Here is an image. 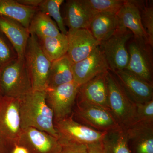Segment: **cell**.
Returning <instances> with one entry per match:
<instances>
[{
	"instance_id": "cell-1",
	"label": "cell",
	"mask_w": 153,
	"mask_h": 153,
	"mask_svg": "<svg viewBox=\"0 0 153 153\" xmlns=\"http://www.w3.org/2000/svg\"><path fill=\"white\" fill-rule=\"evenodd\" d=\"M18 100L22 129L33 128L58 138L53 113L46 102V91L32 90Z\"/></svg>"
},
{
	"instance_id": "cell-2",
	"label": "cell",
	"mask_w": 153,
	"mask_h": 153,
	"mask_svg": "<svg viewBox=\"0 0 153 153\" xmlns=\"http://www.w3.org/2000/svg\"><path fill=\"white\" fill-rule=\"evenodd\" d=\"M22 131L18 99L0 96V146L11 153Z\"/></svg>"
},
{
	"instance_id": "cell-3",
	"label": "cell",
	"mask_w": 153,
	"mask_h": 153,
	"mask_svg": "<svg viewBox=\"0 0 153 153\" xmlns=\"http://www.w3.org/2000/svg\"><path fill=\"white\" fill-rule=\"evenodd\" d=\"M0 90L2 95L17 99L33 90L25 58H18L0 68Z\"/></svg>"
},
{
	"instance_id": "cell-4",
	"label": "cell",
	"mask_w": 153,
	"mask_h": 153,
	"mask_svg": "<svg viewBox=\"0 0 153 153\" xmlns=\"http://www.w3.org/2000/svg\"><path fill=\"white\" fill-rule=\"evenodd\" d=\"M109 109L121 127L127 129L136 122V104L129 97L114 74L106 73Z\"/></svg>"
},
{
	"instance_id": "cell-5",
	"label": "cell",
	"mask_w": 153,
	"mask_h": 153,
	"mask_svg": "<svg viewBox=\"0 0 153 153\" xmlns=\"http://www.w3.org/2000/svg\"><path fill=\"white\" fill-rule=\"evenodd\" d=\"M24 58L30 73L33 90H47L51 62L43 53L38 38L33 34H30Z\"/></svg>"
},
{
	"instance_id": "cell-6",
	"label": "cell",
	"mask_w": 153,
	"mask_h": 153,
	"mask_svg": "<svg viewBox=\"0 0 153 153\" xmlns=\"http://www.w3.org/2000/svg\"><path fill=\"white\" fill-rule=\"evenodd\" d=\"M153 47L145 40L133 36L128 43L129 60L125 68L152 84H153Z\"/></svg>"
},
{
	"instance_id": "cell-7",
	"label": "cell",
	"mask_w": 153,
	"mask_h": 153,
	"mask_svg": "<svg viewBox=\"0 0 153 153\" xmlns=\"http://www.w3.org/2000/svg\"><path fill=\"white\" fill-rule=\"evenodd\" d=\"M133 36L129 30L121 26L109 38L100 44L111 71L126 68L129 60L127 44Z\"/></svg>"
},
{
	"instance_id": "cell-8",
	"label": "cell",
	"mask_w": 153,
	"mask_h": 153,
	"mask_svg": "<svg viewBox=\"0 0 153 153\" xmlns=\"http://www.w3.org/2000/svg\"><path fill=\"white\" fill-rule=\"evenodd\" d=\"M54 124L59 140L86 146L101 143L107 132L95 130L79 123L73 118L72 114L54 121Z\"/></svg>"
},
{
	"instance_id": "cell-9",
	"label": "cell",
	"mask_w": 153,
	"mask_h": 153,
	"mask_svg": "<svg viewBox=\"0 0 153 153\" xmlns=\"http://www.w3.org/2000/svg\"><path fill=\"white\" fill-rule=\"evenodd\" d=\"M72 116L79 123L99 131L108 132L121 127L110 111L95 105L75 102Z\"/></svg>"
},
{
	"instance_id": "cell-10",
	"label": "cell",
	"mask_w": 153,
	"mask_h": 153,
	"mask_svg": "<svg viewBox=\"0 0 153 153\" xmlns=\"http://www.w3.org/2000/svg\"><path fill=\"white\" fill-rule=\"evenodd\" d=\"M80 85L73 81L46 90V101L54 114V121L71 115Z\"/></svg>"
},
{
	"instance_id": "cell-11",
	"label": "cell",
	"mask_w": 153,
	"mask_h": 153,
	"mask_svg": "<svg viewBox=\"0 0 153 153\" xmlns=\"http://www.w3.org/2000/svg\"><path fill=\"white\" fill-rule=\"evenodd\" d=\"M109 70V66L99 46L86 58L73 63L72 66L73 80L79 85Z\"/></svg>"
},
{
	"instance_id": "cell-12",
	"label": "cell",
	"mask_w": 153,
	"mask_h": 153,
	"mask_svg": "<svg viewBox=\"0 0 153 153\" xmlns=\"http://www.w3.org/2000/svg\"><path fill=\"white\" fill-rule=\"evenodd\" d=\"M19 146L29 153H61V146L58 139L46 132L33 128L22 129Z\"/></svg>"
},
{
	"instance_id": "cell-13",
	"label": "cell",
	"mask_w": 153,
	"mask_h": 153,
	"mask_svg": "<svg viewBox=\"0 0 153 153\" xmlns=\"http://www.w3.org/2000/svg\"><path fill=\"white\" fill-rule=\"evenodd\" d=\"M111 71L127 95L136 104L153 100V84L126 69Z\"/></svg>"
},
{
	"instance_id": "cell-14",
	"label": "cell",
	"mask_w": 153,
	"mask_h": 153,
	"mask_svg": "<svg viewBox=\"0 0 153 153\" xmlns=\"http://www.w3.org/2000/svg\"><path fill=\"white\" fill-rule=\"evenodd\" d=\"M107 72L100 74L80 85L76 102L99 106L110 110Z\"/></svg>"
},
{
	"instance_id": "cell-15",
	"label": "cell",
	"mask_w": 153,
	"mask_h": 153,
	"mask_svg": "<svg viewBox=\"0 0 153 153\" xmlns=\"http://www.w3.org/2000/svg\"><path fill=\"white\" fill-rule=\"evenodd\" d=\"M66 36L68 41L67 55L73 63L86 58L100 44L88 29L68 31Z\"/></svg>"
},
{
	"instance_id": "cell-16",
	"label": "cell",
	"mask_w": 153,
	"mask_h": 153,
	"mask_svg": "<svg viewBox=\"0 0 153 153\" xmlns=\"http://www.w3.org/2000/svg\"><path fill=\"white\" fill-rule=\"evenodd\" d=\"M64 23L68 31L88 29L95 15L84 0H68L64 4Z\"/></svg>"
},
{
	"instance_id": "cell-17",
	"label": "cell",
	"mask_w": 153,
	"mask_h": 153,
	"mask_svg": "<svg viewBox=\"0 0 153 153\" xmlns=\"http://www.w3.org/2000/svg\"><path fill=\"white\" fill-rule=\"evenodd\" d=\"M0 30L13 46L18 59H24L25 50L30 33L29 29L14 20L5 16H0Z\"/></svg>"
},
{
	"instance_id": "cell-18",
	"label": "cell",
	"mask_w": 153,
	"mask_h": 153,
	"mask_svg": "<svg viewBox=\"0 0 153 153\" xmlns=\"http://www.w3.org/2000/svg\"><path fill=\"white\" fill-rule=\"evenodd\" d=\"M126 131L132 153H153V124L135 123Z\"/></svg>"
},
{
	"instance_id": "cell-19",
	"label": "cell",
	"mask_w": 153,
	"mask_h": 153,
	"mask_svg": "<svg viewBox=\"0 0 153 153\" xmlns=\"http://www.w3.org/2000/svg\"><path fill=\"white\" fill-rule=\"evenodd\" d=\"M117 15L121 27L129 30L134 37L143 39L149 43L142 24L140 10L136 1L125 0Z\"/></svg>"
},
{
	"instance_id": "cell-20",
	"label": "cell",
	"mask_w": 153,
	"mask_h": 153,
	"mask_svg": "<svg viewBox=\"0 0 153 153\" xmlns=\"http://www.w3.org/2000/svg\"><path fill=\"white\" fill-rule=\"evenodd\" d=\"M120 27L117 13H101L94 17L88 30L100 43L109 38Z\"/></svg>"
},
{
	"instance_id": "cell-21",
	"label": "cell",
	"mask_w": 153,
	"mask_h": 153,
	"mask_svg": "<svg viewBox=\"0 0 153 153\" xmlns=\"http://www.w3.org/2000/svg\"><path fill=\"white\" fill-rule=\"evenodd\" d=\"M72 64L67 54L52 62L48 76L47 88H53L74 81Z\"/></svg>"
},
{
	"instance_id": "cell-22",
	"label": "cell",
	"mask_w": 153,
	"mask_h": 153,
	"mask_svg": "<svg viewBox=\"0 0 153 153\" xmlns=\"http://www.w3.org/2000/svg\"><path fill=\"white\" fill-rule=\"evenodd\" d=\"M37 9L22 5L16 0H0V16L9 17L29 29Z\"/></svg>"
},
{
	"instance_id": "cell-23",
	"label": "cell",
	"mask_w": 153,
	"mask_h": 153,
	"mask_svg": "<svg viewBox=\"0 0 153 153\" xmlns=\"http://www.w3.org/2000/svg\"><path fill=\"white\" fill-rule=\"evenodd\" d=\"M29 30L30 34L35 35L38 38L57 37L62 34L55 21L47 14L39 10L33 16Z\"/></svg>"
},
{
	"instance_id": "cell-24",
	"label": "cell",
	"mask_w": 153,
	"mask_h": 153,
	"mask_svg": "<svg viewBox=\"0 0 153 153\" xmlns=\"http://www.w3.org/2000/svg\"><path fill=\"white\" fill-rule=\"evenodd\" d=\"M38 39L43 53L51 63L67 54L68 41L66 35L62 34L57 37Z\"/></svg>"
},
{
	"instance_id": "cell-25",
	"label": "cell",
	"mask_w": 153,
	"mask_h": 153,
	"mask_svg": "<svg viewBox=\"0 0 153 153\" xmlns=\"http://www.w3.org/2000/svg\"><path fill=\"white\" fill-rule=\"evenodd\" d=\"M101 145L105 153H132L126 129L123 128L107 132Z\"/></svg>"
},
{
	"instance_id": "cell-26",
	"label": "cell",
	"mask_w": 153,
	"mask_h": 153,
	"mask_svg": "<svg viewBox=\"0 0 153 153\" xmlns=\"http://www.w3.org/2000/svg\"><path fill=\"white\" fill-rule=\"evenodd\" d=\"M64 1L63 0H42L37 10L54 19L60 33L66 35L68 30L60 10V7Z\"/></svg>"
},
{
	"instance_id": "cell-27",
	"label": "cell",
	"mask_w": 153,
	"mask_h": 153,
	"mask_svg": "<svg viewBox=\"0 0 153 153\" xmlns=\"http://www.w3.org/2000/svg\"><path fill=\"white\" fill-rule=\"evenodd\" d=\"M136 2L139 9L142 24L149 44L153 47V1H136Z\"/></svg>"
},
{
	"instance_id": "cell-28",
	"label": "cell",
	"mask_w": 153,
	"mask_h": 153,
	"mask_svg": "<svg viewBox=\"0 0 153 153\" xmlns=\"http://www.w3.org/2000/svg\"><path fill=\"white\" fill-rule=\"evenodd\" d=\"M125 0H84L94 15L101 13H117Z\"/></svg>"
},
{
	"instance_id": "cell-29",
	"label": "cell",
	"mask_w": 153,
	"mask_h": 153,
	"mask_svg": "<svg viewBox=\"0 0 153 153\" xmlns=\"http://www.w3.org/2000/svg\"><path fill=\"white\" fill-rule=\"evenodd\" d=\"M18 58L16 51L13 46L0 30V68Z\"/></svg>"
},
{
	"instance_id": "cell-30",
	"label": "cell",
	"mask_w": 153,
	"mask_h": 153,
	"mask_svg": "<svg viewBox=\"0 0 153 153\" xmlns=\"http://www.w3.org/2000/svg\"><path fill=\"white\" fill-rule=\"evenodd\" d=\"M137 122L153 124V100L136 104L135 123Z\"/></svg>"
},
{
	"instance_id": "cell-31",
	"label": "cell",
	"mask_w": 153,
	"mask_h": 153,
	"mask_svg": "<svg viewBox=\"0 0 153 153\" xmlns=\"http://www.w3.org/2000/svg\"><path fill=\"white\" fill-rule=\"evenodd\" d=\"M59 141L61 146V153H88L87 146L86 145L64 141Z\"/></svg>"
},
{
	"instance_id": "cell-32",
	"label": "cell",
	"mask_w": 153,
	"mask_h": 153,
	"mask_svg": "<svg viewBox=\"0 0 153 153\" xmlns=\"http://www.w3.org/2000/svg\"><path fill=\"white\" fill-rule=\"evenodd\" d=\"M19 4L26 7L38 9L42 0H16Z\"/></svg>"
},
{
	"instance_id": "cell-33",
	"label": "cell",
	"mask_w": 153,
	"mask_h": 153,
	"mask_svg": "<svg viewBox=\"0 0 153 153\" xmlns=\"http://www.w3.org/2000/svg\"><path fill=\"white\" fill-rule=\"evenodd\" d=\"M88 153H105L101 143L88 145Z\"/></svg>"
},
{
	"instance_id": "cell-34",
	"label": "cell",
	"mask_w": 153,
	"mask_h": 153,
	"mask_svg": "<svg viewBox=\"0 0 153 153\" xmlns=\"http://www.w3.org/2000/svg\"><path fill=\"white\" fill-rule=\"evenodd\" d=\"M11 153H29L27 150L22 146L17 145L14 147Z\"/></svg>"
},
{
	"instance_id": "cell-35",
	"label": "cell",
	"mask_w": 153,
	"mask_h": 153,
	"mask_svg": "<svg viewBox=\"0 0 153 153\" xmlns=\"http://www.w3.org/2000/svg\"><path fill=\"white\" fill-rule=\"evenodd\" d=\"M0 153H9L8 152H7L5 149L2 147L1 146H0Z\"/></svg>"
},
{
	"instance_id": "cell-36",
	"label": "cell",
	"mask_w": 153,
	"mask_h": 153,
	"mask_svg": "<svg viewBox=\"0 0 153 153\" xmlns=\"http://www.w3.org/2000/svg\"><path fill=\"white\" fill-rule=\"evenodd\" d=\"M1 95H1V90H0V96H1Z\"/></svg>"
}]
</instances>
